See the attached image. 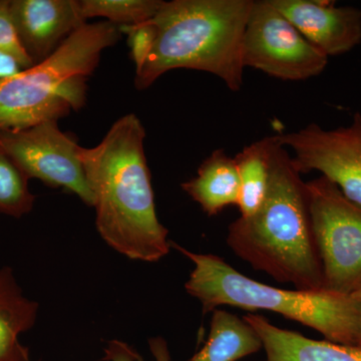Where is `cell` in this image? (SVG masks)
Wrapping results in <instances>:
<instances>
[{
    "label": "cell",
    "instance_id": "cell-1",
    "mask_svg": "<svg viewBox=\"0 0 361 361\" xmlns=\"http://www.w3.org/2000/svg\"><path fill=\"white\" fill-rule=\"evenodd\" d=\"M144 127L137 116L118 118L94 148H78L94 196L96 225L109 246L132 260L157 262L171 248L157 217L145 155Z\"/></svg>",
    "mask_w": 361,
    "mask_h": 361
},
{
    "label": "cell",
    "instance_id": "cell-2",
    "mask_svg": "<svg viewBox=\"0 0 361 361\" xmlns=\"http://www.w3.org/2000/svg\"><path fill=\"white\" fill-rule=\"evenodd\" d=\"M226 242L235 255L279 283L299 290L324 289L306 183L279 137L262 206L232 222Z\"/></svg>",
    "mask_w": 361,
    "mask_h": 361
},
{
    "label": "cell",
    "instance_id": "cell-3",
    "mask_svg": "<svg viewBox=\"0 0 361 361\" xmlns=\"http://www.w3.org/2000/svg\"><path fill=\"white\" fill-rule=\"evenodd\" d=\"M254 0L163 1L149 20L155 32L148 58L135 70L145 90L164 73L196 70L220 78L233 92L243 85V37Z\"/></svg>",
    "mask_w": 361,
    "mask_h": 361
},
{
    "label": "cell",
    "instance_id": "cell-4",
    "mask_svg": "<svg viewBox=\"0 0 361 361\" xmlns=\"http://www.w3.org/2000/svg\"><path fill=\"white\" fill-rule=\"evenodd\" d=\"M171 247L194 264L185 289L201 303L204 314L221 306L271 311L316 330L326 341L355 345L356 307L350 294L278 288L242 274L219 256L195 253L174 242Z\"/></svg>",
    "mask_w": 361,
    "mask_h": 361
},
{
    "label": "cell",
    "instance_id": "cell-5",
    "mask_svg": "<svg viewBox=\"0 0 361 361\" xmlns=\"http://www.w3.org/2000/svg\"><path fill=\"white\" fill-rule=\"evenodd\" d=\"M121 32L109 21L85 23L42 63L0 80V130L58 122L80 110L87 99V78L102 52L118 42Z\"/></svg>",
    "mask_w": 361,
    "mask_h": 361
},
{
    "label": "cell",
    "instance_id": "cell-6",
    "mask_svg": "<svg viewBox=\"0 0 361 361\" xmlns=\"http://www.w3.org/2000/svg\"><path fill=\"white\" fill-rule=\"evenodd\" d=\"M306 191L324 289L353 293L361 284V206L322 176Z\"/></svg>",
    "mask_w": 361,
    "mask_h": 361
},
{
    "label": "cell",
    "instance_id": "cell-7",
    "mask_svg": "<svg viewBox=\"0 0 361 361\" xmlns=\"http://www.w3.org/2000/svg\"><path fill=\"white\" fill-rule=\"evenodd\" d=\"M329 56L310 44L270 0H254L244 32V68L282 80H304L320 75Z\"/></svg>",
    "mask_w": 361,
    "mask_h": 361
},
{
    "label": "cell",
    "instance_id": "cell-8",
    "mask_svg": "<svg viewBox=\"0 0 361 361\" xmlns=\"http://www.w3.org/2000/svg\"><path fill=\"white\" fill-rule=\"evenodd\" d=\"M0 148L28 179L35 178L54 188H63L87 206L94 196L78 157L80 146L59 130L56 121L20 130H0Z\"/></svg>",
    "mask_w": 361,
    "mask_h": 361
},
{
    "label": "cell",
    "instance_id": "cell-9",
    "mask_svg": "<svg viewBox=\"0 0 361 361\" xmlns=\"http://www.w3.org/2000/svg\"><path fill=\"white\" fill-rule=\"evenodd\" d=\"M279 141L291 149L299 174L322 173L342 194L361 206V115L355 114L348 127L324 130L316 123L289 134Z\"/></svg>",
    "mask_w": 361,
    "mask_h": 361
},
{
    "label": "cell",
    "instance_id": "cell-10",
    "mask_svg": "<svg viewBox=\"0 0 361 361\" xmlns=\"http://www.w3.org/2000/svg\"><path fill=\"white\" fill-rule=\"evenodd\" d=\"M310 44L326 56H339L361 42V11L323 0H270Z\"/></svg>",
    "mask_w": 361,
    "mask_h": 361
},
{
    "label": "cell",
    "instance_id": "cell-11",
    "mask_svg": "<svg viewBox=\"0 0 361 361\" xmlns=\"http://www.w3.org/2000/svg\"><path fill=\"white\" fill-rule=\"evenodd\" d=\"M9 13L18 39L35 65L87 23L78 0H9Z\"/></svg>",
    "mask_w": 361,
    "mask_h": 361
},
{
    "label": "cell",
    "instance_id": "cell-12",
    "mask_svg": "<svg viewBox=\"0 0 361 361\" xmlns=\"http://www.w3.org/2000/svg\"><path fill=\"white\" fill-rule=\"evenodd\" d=\"M244 320L260 337L264 361H361V348L356 346L308 338L279 329L261 315L248 314Z\"/></svg>",
    "mask_w": 361,
    "mask_h": 361
},
{
    "label": "cell",
    "instance_id": "cell-13",
    "mask_svg": "<svg viewBox=\"0 0 361 361\" xmlns=\"http://www.w3.org/2000/svg\"><path fill=\"white\" fill-rule=\"evenodd\" d=\"M151 349L156 361H170L167 343L163 339H153ZM261 349L260 337L244 318L216 310L205 345L191 361H238Z\"/></svg>",
    "mask_w": 361,
    "mask_h": 361
},
{
    "label": "cell",
    "instance_id": "cell-14",
    "mask_svg": "<svg viewBox=\"0 0 361 361\" xmlns=\"http://www.w3.org/2000/svg\"><path fill=\"white\" fill-rule=\"evenodd\" d=\"M182 189L208 216L238 206L240 183L235 159L224 149H216L201 164L196 177L183 183Z\"/></svg>",
    "mask_w": 361,
    "mask_h": 361
},
{
    "label": "cell",
    "instance_id": "cell-15",
    "mask_svg": "<svg viewBox=\"0 0 361 361\" xmlns=\"http://www.w3.org/2000/svg\"><path fill=\"white\" fill-rule=\"evenodd\" d=\"M39 304L26 298L13 270L0 269V361H30L20 336L32 329Z\"/></svg>",
    "mask_w": 361,
    "mask_h": 361
},
{
    "label": "cell",
    "instance_id": "cell-16",
    "mask_svg": "<svg viewBox=\"0 0 361 361\" xmlns=\"http://www.w3.org/2000/svg\"><path fill=\"white\" fill-rule=\"evenodd\" d=\"M278 135L254 142L234 157L240 183V217H250L262 206L269 189Z\"/></svg>",
    "mask_w": 361,
    "mask_h": 361
},
{
    "label": "cell",
    "instance_id": "cell-17",
    "mask_svg": "<svg viewBox=\"0 0 361 361\" xmlns=\"http://www.w3.org/2000/svg\"><path fill=\"white\" fill-rule=\"evenodd\" d=\"M161 0H78L82 20L104 18L118 27L141 25L160 8Z\"/></svg>",
    "mask_w": 361,
    "mask_h": 361
},
{
    "label": "cell",
    "instance_id": "cell-18",
    "mask_svg": "<svg viewBox=\"0 0 361 361\" xmlns=\"http://www.w3.org/2000/svg\"><path fill=\"white\" fill-rule=\"evenodd\" d=\"M28 178L0 148V214L20 218L32 211L35 196Z\"/></svg>",
    "mask_w": 361,
    "mask_h": 361
},
{
    "label": "cell",
    "instance_id": "cell-19",
    "mask_svg": "<svg viewBox=\"0 0 361 361\" xmlns=\"http://www.w3.org/2000/svg\"><path fill=\"white\" fill-rule=\"evenodd\" d=\"M0 49L18 59L23 70L35 66L18 39L9 13V0H0Z\"/></svg>",
    "mask_w": 361,
    "mask_h": 361
},
{
    "label": "cell",
    "instance_id": "cell-20",
    "mask_svg": "<svg viewBox=\"0 0 361 361\" xmlns=\"http://www.w3.org/2000/svg\"><path fill=\"white\" fill-rule=\"evenodd\" d=\"M23 71L18 59L0 49V80L13 77Z\"/></svg>",
    "mask_w": 361,
    "mask_h": 361
},
{
    "label": "cell",
    "instance_id": "cell-21",
    "mask_svg": "<svg viewBox=\"0 0 361 361\" xmlns=\"http://www.w3.org/2000/svg\"><path fill=\"white\" fill-rule=\"evenodd\" d=\"M350 295L355 300L356 307V329L353 346L361 348V284L353 293H350Z\"/></svg>",
    "mask_w": 361,
    "mask_h": 361
},
{
    "label": "cell",
    "instance_id": "cell-22",
    "mask_svg": "<svg viewBox=\"0 0 361 361\" xmlns=\"http://www.w3.org/2000/svg\"><path fill=\"white\" fill-rule=\"evenodd\" d=\"M111 357L115 361H133L130 355V351L122 348V344H118V349H113L110 351Z\"/></svg>",
    "mask_w": 361,
    "mask_h": 361
}]
</instances>
